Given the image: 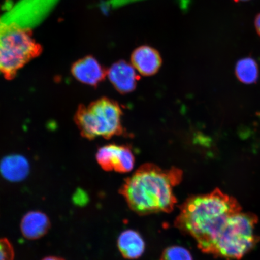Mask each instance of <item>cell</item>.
<instances>
[{"mask_svg": "<svg viewBox=\"0 0 260 260\" xmlns=\"http://www.w3.org/2000/svg\"><path fill=\"white\" fill-rule=\"evenodd\" d=\"M239 210L234 198L216 189L188 198L181 208L175 225L193 237L203 252L211 253L226 220Z\"/></svg>", "mask_w": 260, "mask_h": 260, "instance_id": "obj_1", "label": "cell"}, {"mask_svg": "<svg viewBox=\"0 0 260 260\" xmlns=\"http://www.w3.org/2000/svg\"><path fill=\"white\" fill-rule=\"evenodd\" d=\"M182 176L183 172L177 168L162 170L145 164L126 179L121 193L129 207L140 214L170 212L177 203L174 187Z\"/></svg>", "mask_w": 260, "mask_h": 260, "instance_id": "obj_2", "label": "cell"}, {"mask_svg": "<svg viewBox=\"0 0 260 260\" xmlns=\"http://www.w3.org/2000/svg\"><path fill=\"white\" fill-rule=\"evenodd\" d=\"M122 110L118 103L102 98L89 106H79L75 121L83 137L109 139L122 134Z\"/></svg>", "mask_w": 260, "mask_h": 260, "instance_id": "obj_3", "label": "cell"}, {"mask_svg": "<svg viewBox=\"0 0 260 260\" xmlns=\"http://www.w3.org/2000/svg\"><path fill=\"white\" fill-rule=\"evenodd\" d=\"M41 45L28 29L10 27L0 31V74L14 79L18 71L42 53Z\"/></svg>", "mask_w": 260, "mask_h": 260, "instance_id": "obj_4", "label": "cell"}, {"mask_svg": "<svg viewBox=\"0 0 260 260\" xmlns=\"http://www.w3.org/2000/svg\"><path fill=\"white\" fill-rule=\"evenodd\" d=\"M255 217L236 211L224 224L211 253L229 259L242 258L256 242Z\"/></svg>", "mask_w": 260, "mask_h": 260, "instance_id": "obj_5", "label": "cell"}, {"mask_svg": "<svg viewBox=\"0 0 260 260\" xmlns=\"http://www.w3.org/2000/svg\"><path fill=\"white\" fill-rule=\"evenodd\" d=\"M96 160L103 170L107 171L128 172L135 165V157L127 146L109 145L100 148Z\"/></svg>", "mask_w": 260, "mask_h": 260, "instance_id": "obj_6", "label": "cell"}, {"mask_svg": "<svg viewBox=\"0 0 260 260\" xmlns=\"http://www.w3.org/2000/svg\"><path fill=\"white\" fill-rule=\"evenodd\" d=\"M73 76L80 82L96 86L105 80L107 70L92 56L80 58L71 68Z\"/></svg>", "mask_w": 260, "mask_h": 260, "instance_id": "obj_7", "label": "cell"}, {"mask_svg": "<svg viewBox=\"0 0 260 260\" xmlns=\"http://www.w3.org/2000/svg\"><path fill=\"white\" fill-rule=\"evenodd\" d=\"M107 76L116 89L121 93L133 92L139 79L135 68L125 60L113 64L107 70Z\"/></svg>", "mask_w": 260, "mask_h": 260, "instance_id": "obj_8", "label": "cell"}, {"mask_svg": "<svg viewBox=\"0 0 260 260\" xmlns=\"http://www.w3.org/2000/svg\"><path fill=\"white\" fill-rule=\"evenodd\" d=\"M131 61L133 67L142 76H151L160 70L162 58L156 49L142 45L133 51Z\"/></svg>", "mask_w": 260, "mask_h": 260, "instance_id": "obj_9", "label": "cell"}, {"mask_svg": "<svg viewBox=\"0 0 260 260\" xmlns=\"http://www.w3.org/2000/svg\"><path fill=\"white\" fill-rule=\"evenodd\" d=\"M30 165L27 159L20 155L6 156L0 161V173L11 182L21 181L28 176Z\"/></svg>", "mask_w": 260, "mask_h": 260, "instance_id": "obj_10", "label": "cell"}, {"mask_svg": "<svg viewBox=\"0 0 260 260\" xmlns=\"http://www.w3.org/2000/svg\"><path fill=\"white\" fill-rule=\"evenodd\" d=\"M49 228L50 220L46 214L41 211H30L26 214L21 220V232L28 239L41 238L47 233Z\"/></svg>", "mask_w": 260, "mask_h": 260, "instance_id": "obj_11", "label": "cell"}, {"mask_svg": "<svg viewBox=\"0 0 260 260\" xmlns=\"http://www.w3.org/2000/svg\"><path fill=\"white\" fill-rule=\"evenodd\" d=\"M118 246L125 258L137 259L145 249V243L140 234L132 230H125L119 236Z\"/></svg>", "mask_w": 260, "mask_h": 260, "instance_id": "obj_12", "label": "cell"}, {"mask_svg": "<svg viewBox=\"0 0 260 260\" xmlns=\"http://www.w3.org/2000/svg\"><path fill=\"white\" fill-rule=\"evenodd\" d=\"M258 73L257 63L251 57L242 58L236 64V76L243 83L252 84L256 82L258 80Z\"/></svg>", "mask_w": 260, "mask_h": 260, "instance_id": "obj_13", "label": "cell"}, {"mask_svg": "<svg viewBox=\"0 0 260 260\" xmlns=\"http://www.w3.org/2000/svg\"><path fill=\"white\" fill-rule=\"evenodd\" d=\"M161 260H193L192 256L184 247L174 246L165 250Z\"/></svg>", "mask_w": 260, "mask_h": 260, "instance_id": "obj_14", "label": "cell"}, {"mask_svg": "<svg viewBox=\"0 0 260 260\" xmlns=\"http://www.w3.org/2000/svg\"><path fill=\"white\" fill-rule=\"evenodd\" d=\"M14 248L8 240L0 238V260H14Z\"/></svg>", "mask_w": 260, "mask_h": 260, "instance_id": "obj_15", "label": "cell"}, {"mask_svg": "<svg viewBox=\"0 0 260 260\" xmlns=\"http://www.w3.org/2000/svg\"><path fill=\"white\" fill-rule=\"evenodd\" d=\"M255 26L256 31L260 37V14L256 15L255 19Z\"/></svg>", "mask_w": 260, "mask_h": 260, "instance_id": "obj_16", "label": "cell"}, {"mask_svg": "<svg viewBox=\"0 0 260 260\" xmlns=\"http://www.w3.org/2000/svg\"><path fill=\"white\" fill-rule=\"evenodd\" d=\"M42 260H64L62 258L59 257H56V256H48V257L45 258Z\"/></svg>", "mask_w": 260, "mask_h": 260, "instance_id": "obj_17", "label": "cell"}, {"mask_svg": "<svg viewBox=\"0 0 260 260\" xmlns=\"http://www.w3.org/2000/svg\"><path fill=\"white\" fill-rule=\"evenodd\" d=\"M235 1L236 2H238L247 1V0H235Z\"/></svg>", "mask_w": 260, "mask_h": 260, "instance_id": "obj_18", "label": "cell"}]
</instances>
